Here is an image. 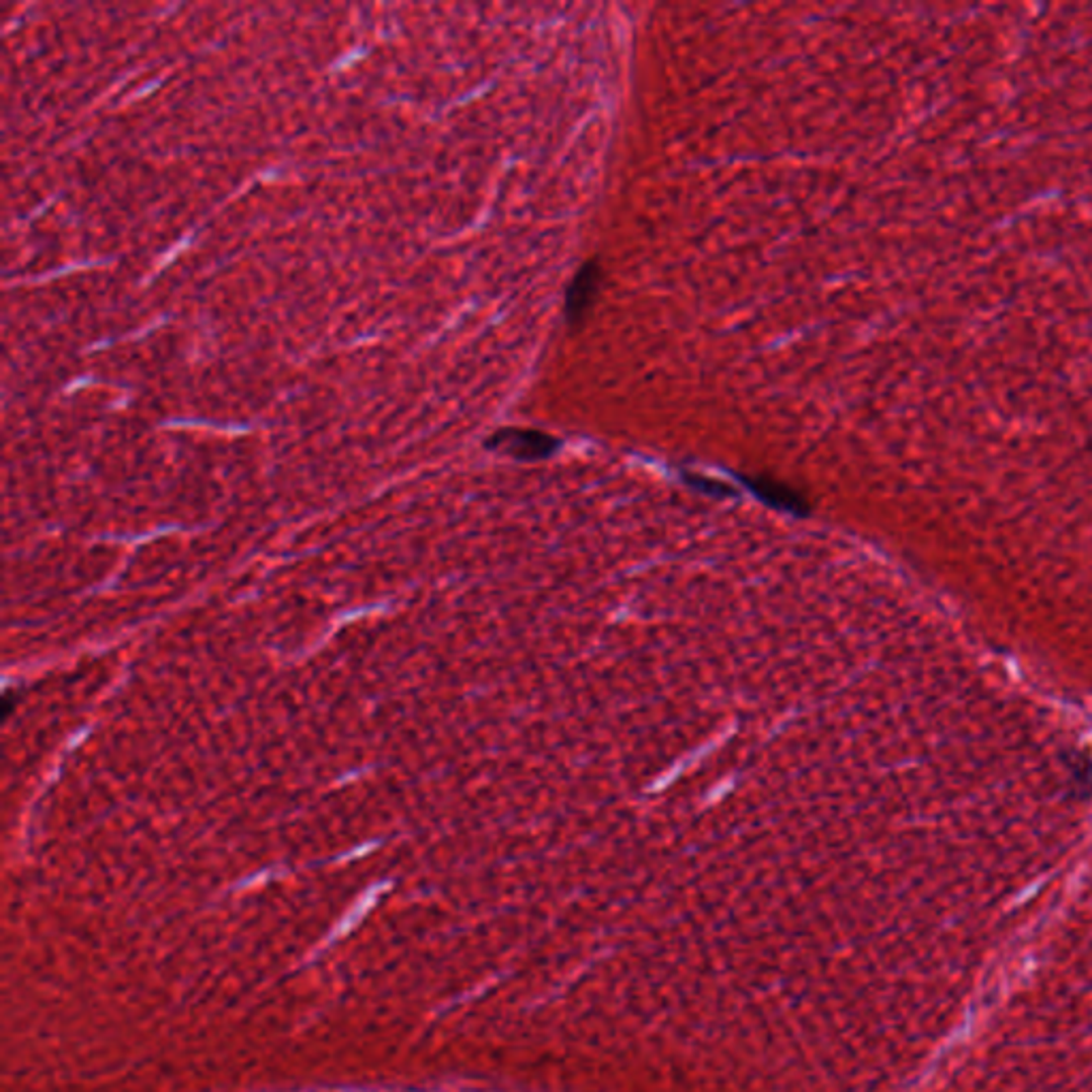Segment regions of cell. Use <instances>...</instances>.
I'll use <instances>...</instances> for the list:
<instances>
[]
</instances>
